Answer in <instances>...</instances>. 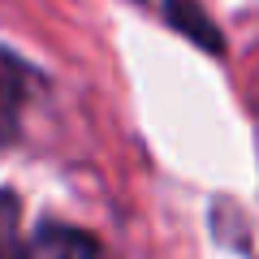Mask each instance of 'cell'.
<instances>
[{"instance_id": "obj_2", "label": "cell", "mask_w": 259, "mask_h": 259, "mask_svg": "<svg viewBox=\"0 0 259 259\" xmlns=\"http://www.w3.org/2000/svg\"><path fill=\"white\" fill-rule=\"evenodd\" d=\"M168 22H173L182 35H190L199 48L221 52V35H216V26L199 13V0H168Z\"/></svg>"}, {"instance_id": "obj_3", "label": "cell", "mask_w": 259, "mask_h": 259, "mask_svg": "<svg viewBox=\"0 0 259 259\" xmlns=\"http://www.w3.org/2000/svg\"><path fill=\"white\" fill-rule=\"evenodd\" d=\"M26 78H30L26 65L0 48V121L13 117V108L22 104V95H26Z\"/></svg>"}, {"instance_id": "obj_1", "label": "cell", "mask_w": 259, "mask_h": 259, "mask_svg": "<svg viewBox=\"0 0 259 259\" xmlns=\"http://www.w3.org/2000/svg\"><path fill=\"white\" fill-rule=\"evenodd\" d=\"M26 259H100L95 238H87L82 229H65V225H44L30 238Z\"/></svg>"}, {"instance_id": "obj_4", "label": "cell", "mask_w": 259, "mask_h": 259, "mask_svg": "<svg viewBox=\"0 0 259 259\" xmlns=\"http://www.w3.org/2000/svg\"><path fill=\"white\" fill-rule=\"evenodd\" d=\"M0 259H26L22 216H18V199L13 194H0Z\"/></svg>"}]
</instances>
